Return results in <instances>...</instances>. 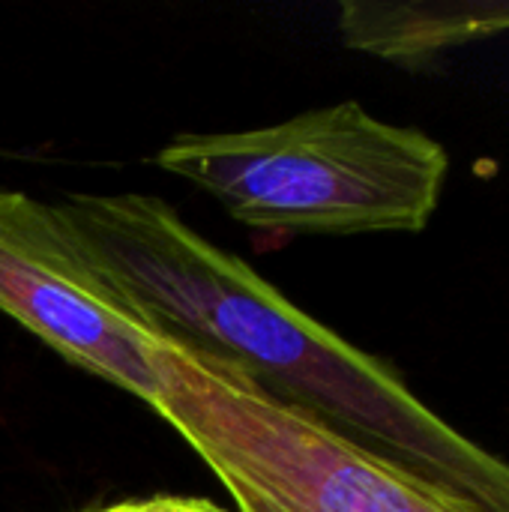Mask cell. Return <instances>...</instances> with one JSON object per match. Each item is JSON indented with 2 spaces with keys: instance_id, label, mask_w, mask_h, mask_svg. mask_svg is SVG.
<instances>
[{
  "instance_id": "6da1fadb",
  "label": "cell",
  "mask_w": 509,
  "mask_h": 512,
  "mask_svg": "<svg viewBox=\"0 0 509 512\" xmlns=\"http://www.w3.org/2000/svg\"><path fill=\"white\" fill-rule=\"evenodd\" d=\"M60 213L156 339L234 366L270 399L483 512H509V462L420 402L402 375L285 300L144 192H69Z\"/></svg>"
},
{
  "instance_id": "5b68a950",
  "label": "cell",
  "mask_w": 509,
  "mask_h": 512,
  "mask_svg": "<svg viewBox=\"0 0 509 512\" xmlns=\"http://www.w3.org/2000/svg\"><path fill=\"white\" fill-rule=\"evenodd\" d=\"M501 30H509V3L345 0L339 6V33L348 48L408 69Z\"/></svg>"
},
{
  "instance_id": "7a4b0ae2",
  "label": "cell",
  "mask_w": 509,
  "mask_h": 512,
  "mask_svg": "<svg viewBox=\"0 0 509 512\" xmlns=\"http://www.w3.org/2000/svg\"><path fill=\"white\" fill-rule=\"evenodd\" d=\"M156 165L207 189L246 228L288 240L423 231L450 156L423 129L378 120L348 99L264 129L177 135Z\"/></svg>"
},
{
  "instance_id": "277c9868",
  "label": "cell",
  "mask_w": 509,
  "mask_h": 512,
  "mask_svg": "<svg viewBox=\"0 0 509 512\" xmlns=\"http://www.w3.org/2000/svg\"><path fill=\"white\" fill-rule=\"evenodd\" d=\"M0 312L66 363L156 411V339L57 204L0 189Z\"/></svg>"
},
{
  "instance_id": "8992f818",
  "label": "cell",
  "mask_w": 509,
  "mask_h": 512,
  "mask_svg": "<svg viewBox=\"0 0 509 512\" xmlns=\"http://www.w3.org/2000/svg\"><path fill=\"white\" fill-rule=\"evenodd\" d=\"M93 512H225L213 507L210 501H198V498H171V495H156V498H144V501H123L114 507Z\"/></svg>"
},
{
  "instance_id": "3957f363",
  "label": "cell",
  "mask_w": 509,
  "mask_h": 512,
  "mask_svg": "<svg viewBox=\"0 0 509 512\" xmlns=\"http://www.w3.org/2000/svg\"><path fill=\"white\" fill-rule=\"evenodd\" d=\"M156 414L186 438L240 512H483L270 399L234 366L150 342Z\"/></svg>"
}]
</instances>
